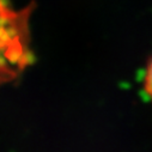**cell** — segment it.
I'll return each instance as SVG.
<instances>
[{"mask_svg": "<svg viewBox=\"0 0 152 152\" xmlns=\"http://www.w3.org/2000/svg\"><path fill=\"white\" fill-rule=\"evenodd\" d=\"M142 83H144V91L146 96L152 101V56L147 60Z\"/></svg>", "mask_w": 152, "mask_h": 152, "instance_id": "6da1fadb", "label": "cell"}]
</instances>
